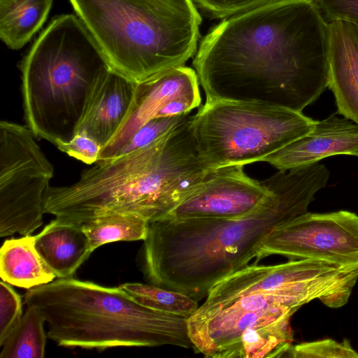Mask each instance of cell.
Returning a JSON list of instances; mask_svg holds the SVG:
<instances>
[{"label":"cell","instance_id":"obj_19","mask_svg":"<svg viewBox=\"0 0 358 358\" xmlns=\"http://www.w3.org/2000/svg\"><path fill=\"white\" fill-rule=\"evenodd\" d=\"M53 0H0V38L17 50L45 22Z\"/></svg>","mask_w":358,"mask_h":358},{"label":"cell","instance_id":"obj_11","mask_svg":"<svg viewBox=\"0 0 358 358\" xmlns=\"http://www.w3.org/2000/svg\"><path fill=\"white\" fill-rule=\"evenodd\" d=\"M273 255L358 269V215L348 210L301 214L266 235L254 264Z\"/></svg>","mask_w":358,"mask_h":358},{"label":"cell","instance_id":"obj_1","mask_svg":"<svg viewBox=\"0 0 358 358\" xmlns=\"http://www.w3.org/2000/svg\"><path fill=\"white\" fill-rule=\"evenodd\" d=\"M327 22L313 0H278L224 18L192 65L206 100L302 111L328 86Z\"/></svg>","mask_w":358,"mask_h":358},{"label":"cell","instance_id":"obj_7","mask_svg":"<svg viewBox=\"0 0 358 358\" xmlns=\"http://www.w3.org/2000/svg\"><path fill=\"white\" fill-rule=\"evenodd\" d=\"M316 121L279 106L206 100L192 115V129L199 158L215 169L260 162L308 134Z\"/></svg>","mask_w":358,"mask_h":358},{"label":"cell","instance_id":"obj_6","mask_svg":"<svg viewBox=\"0 0 358 358\" xmlns=\"http://www.w3.org/2000/svg\"><path fill=\"white\" fill-rule=\"evenodd\" d=\"M109 67L77 15L55 17L20 64L27 127L56 146L71 141L92 84Z\"/></svg>","mask_w":358,"mask_h":358},{"label":"cell","instance_id":"obj_21","mask_svg":"<svg viewBox=\"0 0 358 358\" xmlns=\"http://www.w3.org/2000/svg\"><path fill=\"white\" fill-rule=\"evenodd\" d=\"M45 322L38 308L27 306L20 321L1 346L0 357L43 358L46 343Z\"/></svg>","mask_w":358,"mask_h":358},{"label":"cell","instance_id":"obj_12","mask_svg":"<svg viewBox=\"0 0 358 358\" xmlns=\"http://www.w3.org/2000/svg\"><path fill=\"white\" fill-rule=\"evenodd\" d=\"M243 166L210 169L162 219L234 218L253 211L270 196L271 190L262 181L249 177Z\"/></svg>","mask_w":358,"mask_h":358},{"label":"cell","instance_id":"obj_4","mask_svg":"<svg viewBox=\"0 0 358 358\" xmlns=\"http://www.w3.org/2000/svg\"><path fill=\"white\" fill-rule=\"evenodd\" d=\"M24 301L41 311L48 338L59 346L193 348L188 318L143 306L120 287L57 278L27 289Z\"/></svg>","mask_w":358,"mask_h":358},{"label":"cell","instance_id":"obj_18","mask_svg":"<svg viewBox=\"0 0 358 358\" xmlns=\"http://www.w3.org/2000/svg\"><path fill=\"white\" fill-rule=\"evenodd\" d=\"M0 277L11 285L27 289L57 278L38 252L32 235L4 241L0 249Z\"/></svg>","mask_w":358,"mask_h":358},{"label":"cell","instance_id":"obj_22","mask_svg":"<svg viewBox=\"0 0 358 358\" xmlns=\"http://www.w3.org/2000/svg\"><path fill=\"white\" fill-rule=\"evenodd\" d=\"M119 287L141 305L157 311L189 318L199 308L192 297L153 284L127 282Z\"/></svg>","mask_w":358,"mask_h":358},{"label":"cell","instance_id":"obj_10","mask_svg":"<svg viewBox=\"0 0 358 358\" xmlns=\"http://www.w3.org/2000/svg\"><path fill=\"white\" fill-rule=\"evenodd\" d=\"M26 126L0 122V236L31 234L43 224L54 168Z\"/></svg>","mask_w":358,"mask_h":358},{"label":"cell","instance_id":"obj_2","mask_svg":"<svg viewBox=\"0 0 358 358\" xmlns=\"http://www.w3.org/2000/svg\"><path fill=\"white\" fill-rule=\"evenodd\" d=\"M329 177L327 167L318 163L279 171L262 181L270 196L247 215L150 222L143 250L147 280L197 301L206 298L215 283L255 258L273 228L308 212Z\"/></svg>","mask_w":358,"mask_h":358},{"label":"cell","instance_id":"obj_16","mask_svg":"<svg viewBox=\"0 0 358 358\" xmlns=\"http://www.w3.org/2000/svg\"><path fill=\"white\" fill-rule=\"evenodd\" d=\"M327 83L338 113L358 124V26L345 20L327 23Z\"/></svg>","mask_w":358,"mask_h":358},{"label":"cell","instance_id":"obj_3","mask_svg":"<svg viewBox=\"0 0 358 358\" xmlns=\"http://www.w3.org/2000/svg\"><path fill=\"white\" fill-rule=\"evenodd\" d=\"M210 169L199 157L192 117L150 145L84 171L75 183L50 187L45 213L83 224L100 215L164 217Z\"/></svg>","mask_w":358,"mask_h":358},{"label":"cell","instance_id":"obj_23","mask_svg":"<svg viewBox=\"0 0 358 358\" xmlns=\"http://www.w3.org/2000/svg\"><path fill=\"white\" fill-rule=\"evenodd\" d=\"M189 115V114H186L172 117H155L150 120L131 136L129 141L120 148L115 157L150 145L171 132L187 119Z\"/></svg>","mask_w":358,"mask_h":358},{"label":"cell","instance_id":"obj_13","mask_svg":"<svg viewBox=\"0 0 358 358\" xmlns=\"http://www.w3.org/2000/svg\"><path fill=\"white\" fill-rule=\"evenodd\" d=\"M199 85L195 70L185 65L137 83L129 113L120 131L101 149L97 162L115 157L131 136L169 102L180 98L201 100Z\"/></svg>","mask_w":358,"mask_h":358},{"label":"cell","instance_id":"obj_27","mask_svg":"<svg viewBox=\"0 0 358 358\" xmlns=\"http://www.w3.org/2000/svg\"><path fill=\"white\" fill-rule=\"evenodd\" d=\"M57 148L68 155L87 164L96 163L102 147L92 138L76 134L71 141L60 143Z\"/></svg>","mask_w":358,"mask_h":358},{"label":"cell","instance_id":"obj_8","mask_svg":"<svg viewBox=\"0 0 358 358\" xmlns=\"http://www.w3.org/2000/svg\"><path fill=\"white\" fill-rule=\"evenodd\" d=\"M295 310L258 311L201 305L187 319L193 348L206 357H285L293 341Z\"/></svg>","mask_w":358,"mask_h":358},{"label":"cell","instance_id":"obj_9","mask_svg":"<svg viewBox=\"0 0 358 358\" xmlns=\"http://www.w3.org/2000/svg\"><path fill=\"white\" fill-rule=\"evenodd\" d=\"M357 280V270L315 259L289 260L268 266L248 265L215 283L204 303L260 293L282 296L298 309L314 299L329 308H337L348 303Z\"/></svg>","mask_w":358,"mask_h":358},{"label":"cell","instance_id":"obj_15","mask_svg":"<svg viewBox=\"0 0 358 358\" xmlns=\"http://www.w3.org/2000/svg\"><path fill=\"white\" fill-rule=\"evenodd\" d=\"M338 155L358 157V124L333 114L316 121L308 134L263 157L260 162L285 171Z\"/></svg>","mask_w":358,"mask_h":358},{"label":"cell","instance_id":"obj_28","mask_svg":"<svg viewBox=\"0 0 358 358\" xmlns=\"http://www.w3.org/2000/svg\"><path fill=\"white\" fill-rule=\"evenodd\" d=\"M324 20H345L358 26V0H313Z\"/></svg>","mask_w":358,"mask_h":358},{"label":"cell","instance_id":"obj_17","mask_svg":"<svg viewBox=\"0 0 358 358\" xmlns=\"http://www.w3.org/2000/svg\"><path fill=\"white\" fill-rule=\"evenodd\" d=\"M35 245L57 278H73L92 252L81 224L57 218L35 235Z\"/></svg>","mask_w":358,"mask_h":358},{"label":"cell","instance_id":"obj_20","mask_svg":"<svg viewBox=\"0 0 358 358\" xmlns=\"http://www.w3.org/2000/svg\"><path fill=\"white\" fill-rule=\"evenodd\" d=\"M149 221L131 213H107L94 217L81 224L92 251L108 243L144 241Z\"/></svg>","mask_w":358,"mask_h":358},{"label":"cell","instance_id":"obj_5","mask_svg":"<svg viewBox=\"0 0 358 358\" xmlns=\"http://www.w3.org/2000/svg\"><path fill=\"white\" fill-rule=\"evenodd\" d=\"M110 68L139 83L196 54L201 17L193 0H69Z\"/></svg>","mask_w":358,"mask_h":358},{"label":"cell","instance_id":"obj_14","mask_svg":"<svg viewBox=\"0 0 358 358\" xmlns=\"http://www.w3.org/2000/svg\"><path fill=\"white\" fill-rule=\"evenodd\" d=\"M137 83L110 67L92 84L76 134L86 135L103 148L122 128L131 109Z\"/></svg>","mask_w":358,"mask_h":358},{"label":"cell","instance_id":"obj_24","mask_svg":"<svg viewBox=\"0 0 358 358\" xmlns=\"http://www.w3.org/2000/svg\"><path fill=\"white\" fill-rule=\"evenodd\" d=\"M287 354L293 358H358L348 340L338 342L330 338L292 345Z\"/></svg>","mask_w":358,"mask_h":358},{"label":"cell","instance_id":"obj_26","mask_svg":"<svg viewBox=\"0 0 358 358\" xmlns=\"http://www.w3.org/2000/svg\"><path fill=\"white\" fill-rule=\"evenodd\" d=\"M212 18H227L278 0H193Z\"/></svg>","mask_w":358,"mask_h":358},{"label":"cell","instance_id":"obj_25","mask_svg":"<svg viewBox=\"0 0 358 358\" xmlns=\"http://www.w3.org/2000/svg\"><path fill=\"white\" fill-rule=\"evenodd\" d=\"M22 297L11 285L0 282V345L17 325L22 317Z\"/></svg>","mask_w":358,"mask_h":358}]
</instances>
